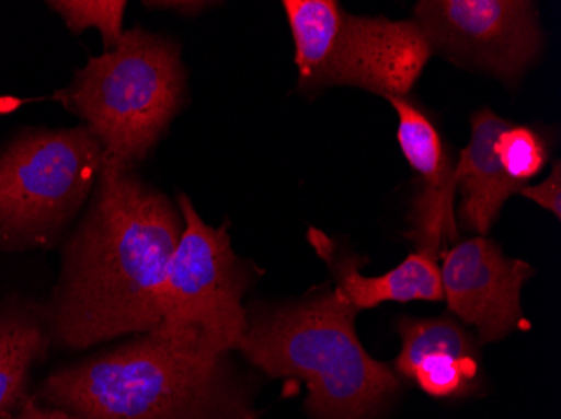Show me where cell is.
<instances>
[{
	"label": "cell",
	"mask_w": 561,
	"mask_h": 419,
	"mask_svg": "<svg viewBox=\"0 0 561 419\" xmlns=\"http://www.w3.org/2000/svg\"><path fill=\"white\" fill-rule=\"evenodd\" d=\"M184 226L179 205L105 156L43 305L50 345L88 349L156 329L160 287Z\"/></svg>",
	"instance_id": "cell-1"
},
{
	"label": "cell",
	"mask_w": 561,
	"mask_h": 419,
	"mask_svg": "<svg viewBox=\"0 0 561 419\" xmlns=\"http://www.w3.org/2000/svg\"><path fill=\"white\" fill-rule=\"evenodd\" d=\"M37 396L81 419H257L226 356L163 326L55 371Z\"/></svg>",
	"instance_id": "cell-2"
},
{
	"label": "cell",
	"mask_w": 561,
	"mask_h": 419,
	"mask_svg": "<svg viewBox=\"0 0 561 419\" xmlns=\"http://www.w3.org/2000/svg\"><path fill=\"white\" fill-rule=\"evenodd\" d=\"M356 314L336 289L257 309L248 312L238 351L267 376L302 381L313 419H375L399 393L400 380L365 351Z\"/></svg>",
	"instance_id": "cell-3"
},
{
	"label": "cell",
	"mask_w": 561,
	"mask_h": 419,
	"mask_svg": "<svg viewBox=\"0 0 561 419\" xmlns=\"http://www.w3.org/2000/svg\"><path fill=\"white\" fill-rule=\"evenodd\" d=\"M184 96L181 46L134 27L115 49L88 59L56 101L80 116L106 159L135 168L162 140Z\"/></svg>",
	"instance_id": "cell-4"
},
{
	"label": "cell",
	"mask_w": 561,
	"mask_h": 419,
	"mask_svg": "<svg viewBox=\"0 0 561 419\" xmlns=\"http://www.w3.org/2000/svg\"><path fill=\"white\" fill-rule=\"evenodd\" d=\"M103 162L84 125L27 126L0 144V252L55 247L90 201Z\"/></svg>",
	"instance_id": "cell-5"
},
{
	"label": "cell",
	"mask_w": 561,
	"mask_h": 419,
	"mask_svg": "<svg viewBox=\"0 0 561 419\" xmlns=\"http://www.w3.org/2000/svg\"><path fill=\"white\" fill-rule=\"evenodd\" d=\"M302 90L358 86L405 96L431 59L432 47L414 21L358 18L333 0H285Z\"/></svg>",
	"instance_id": "cell-6"
},
{
	"label": "cell",
	"mask_w": 561,
	"mask_h": 419,
	"mask_svg": "<svg viewBox=\"0 0 561 419\" xmlns=\"http://www.w3.org/2000/svg\"><path fill=\"white\" fill-rule=\"evenodd\" d=\"M176 205L185 226L160 287L159 326L227 356L238 351L248 330L242 298L249 273L232 251L227 223L207 225L187 195H179Z\"/></svg>",
	"instance_id": "cell-7"
},
{
	"label": "cell",
	"mask_w": 561,
	"mask_h": 419,
	"mask_svg": "<svg viewBox=\"0 0 561 419\" xmlns=\"http://www.w3.org/2000/svg\"><path fill=\"white\" fill-rule=\"evenodd\" d=\"M432 50L512 81L538 58V9L523 0H424L415 8Z\"/></svg>",
	"instance_id": "cell-8"
},
{
	"label": "cell",
	"mask_w": 561,
	"mask_h": 419,
	"mask_svg": "<svg viewBox=\"0 0 561 419\" xmlns=\"http://www.w3.org/2000/svg\"><path fill=\"white\" fill-rule=\"evenodd\" d=\"M440 269L444 301L454 316L478 329L481 342H494L523 326L522 289L533 276L519 258L504 257L486 237L446 248Z\"/></svg>",
	"instance_id": "cell-9"
},
{
	"label": "cell",
	"mask_w": 561,
	"mask_h": 419,
	"mask_svg": "<svg viewBox=\"0 0 561 419\" xmlns=\"http://www.w3.org/2000/svg\"><path fill=\"white\" fill-rule=\"evenodd\" d=\"M399 116L400 150L421 176V194L415 197L409 238L419 254L439 260L449 244L459 237L454 216V168L439 131L431 119L405 96L387 97Z\"/></svg>",
	"instance_id": "cell-10"
},
{
	"label": "cell",
	"mask_w": 561,
	"mask_h": 419,
	"mask_svg": "<svg viewBox=\"0 0 561 419\" xmlns=\"http://www.w3.org/2000/svg\"><path fill=\"white\" fill-rule=\"evenodd\" d=\"M402 351L396 371L434 398L471 395L479 383V356L472 337L450 319H405L397 327Z\"/></svg>",
	"instance_id": "cell-11"
},
{
	"label": "cell",
	"mask_w": 561,
	"mask_h": 419,
	"mask_svg": "<svg viewBox=\"0 0 561 419\" xmlns=\"http://www.w3.org/2000/svg\"><path fill=\"white\" fill-rule=\"evenodd\" d=\"M471 125V140L454 168V182L462 195L459 207L462 226L484 237L496 222L504 201L522 190L523 185L504 173L494 151L497 137L510 123L491 109H481L472 116Z\"/></svg>",
	"instance_id": "cell-12"
},
{
	"label": "cell",
	"mask_w": 561,
	"mask_h": 419,
	"mask_svg": "<svg viewBox=\"0 0 561 419\" xmlns=\"http://www.w3.org/2000/svg\"><path fill=\"white\" fill-rule=\"evenodd\" d=\"M310 241L335 272L336 291L358 312L383 302L444 301L439 266L427 255L415 252L383 276L365 277L362 260L336 257L335 247L323 233L313 230Z\"/></svg>",
	"instance_id": "cell-13"
},
{
	"label": "cell",
	"mask_w": 561,
	"mask_h": 419,
	"mask_svg": "<svg viewBox=\"0 0 561 419\" xmlns=\"http://www.w3.org/2000/svg\"><path fill=\"white\" fill-rule=\"evenodd\" d=\"M49 346L43 305L21 299L0 302V419L30 398L31 370Z\"/></svg>",
	"instance_id": "cell-14"
},
{
	"label": "cell",
	"mask_w": 561,
	"mask_h": 419,
	"mask_svg": "<svg viewBox=\"0 0 561 419\" xmlns=\"http://www.w3.org/2000/svg\"><path fill=\"white\" fill-rule=\"evenodd\" d=\"M47 5L72 34L96 30L105 53L115 49L125 33L123 18L128 5L125 0H50Z\"/></svg>",
	"instance_id": "cell-15"
},
{
	"label": "cell",
	"mask_w": 561,
	"mask_h": 419,
	"mask_svg": "<svg viewBox=\"0 0 561 419\" xmlns=\"http://www.w3.org/2000/svg\"><path fill=\"white\" fill-rule=\"evenodd\" d=\"M497 162L510 178L525 187L547 162V148L535 129L528 126L507 125L494 143Z\"/></svg>",
	"instance_id": "cell-16"
},
{
	"label": "cell",
	"mask_w": 561,
	"mask_h": 419,
	"mask_svg": "<svg viewBox=\"0 0 561 419\" xmlns=\"http://www.w3.org/2000/svg\"><path fill=\"white\" fill-rule=\"evenodd\" d=\"M523 197L529 198L535 203L543 207L548 212L553 213L558 220L561 219V165L554 163L553 172L540 185L523 187L519 190Z\"/></svg>",
	"instance_id": "cell-17"
},
{
	"label": "cell",
	"mask_w": 561,
	"mask_h": 419,
	"mask_svg": "<svg viewBox=\"0 0 561 419\" xmlns=\"http://www.w3.org/2000/svg\"><path fill=\"white\" fill-rule=\"evenodd\" d=\"M2 419H81L78 416L69 415L62 409L50 408L41 405L36 398H27L14 412L4 416Z\"/></svg>",
	"instance_id": "cell-18"
},
{
	"label": "cell",
	"mask_w": 561,
	"mask_h": 419,
	"mask_svg": "<svg viewBox=\"0 0 561 419\" xmlns=\"http://www.w3.org/2000/svg\"><path fill=\"white\" fill-rule=\"evenodd\" d=\"M144 5L148 9L173 12V14L184 15V18H195L214 4L194 2V0H150V2H144Z\"/></svg>",
	"instance_id": "cell-19"
}]
</instances>
